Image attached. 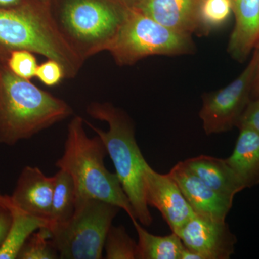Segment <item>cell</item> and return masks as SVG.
Wrapping results in <instances>:
<instances>
[{
  "label": "cell",
  "mask_w": 259,
  "mask_h": 259,
  "mask_svg": "<svg viewBox=\"0 0 259 259\" xmlns=\"http://www.w3.org/2000/svg\"><path fill=\"white\" fill-rule=\"evenodd\" d=\"M53 192L54 177H47L37 167L27 166L22 170L9 197L18 208L47 221L51 226Z\"/></svg>",
  "instance_id": "obj_12"
},
{
  "label": "cell",
  "mask_w": 259,
  "mask_h": 259,
  "mask_svg": "<svg viewBox=\"0 0 259 259\" xmlns=\"http://www.w3.org/2000/svg\"><path fill=\"white\" fill-rule=\"evenodd\" d=\"M120 209L100 199L76 200V208L71 219L50 228L51 241L59 258H103L107 233Z\"/></svg>",
  "instance_id": "obj_6"
},
{
  "label": "cell",
  "mask_w": 259,
  "mask_h": 259,
  "mask_svg": "<svg viewBox=\"0 0 259 259\" xmlns=\"http://www.w3.org/2000/svg\"><path fill=\"white\" fill-rule=\"evenodd\" d=\"M87 112L108 125L105 131L84 121L105 144L138 221L145 226H151L153 218L146 200L144 179L148 163L136 141L134 122L125 112L110 102H92Z\"/></svg>",
  "instance_id": "obj_4"
},
{
  "label": "cell",
  "mask_w": 259,
  "mask_h": 259,
  "mask_svg": "<svg viewBox=\"0 0 259 259\" xmlns=\"http://www.w3.org/2000/svg\"><path fill=\"white\" fill-rule=\"evenodd\" d=\"M231 156L226 158L245 188L259 185V133L240 127Z\"/></svg>",
  "instance_id": "obj_16"
},
{
  "label": "cell",
  "mask_w": 259,
  "mask_h": 259,
  "mask_svg": "<svg viewBox=\"0 0 259 259\" xmlns=\"http://www.w3.org/2000/svg\"><path fill=\"white\" fill-rule=\"evenodd\" d=\"M20 49L60 63L66 79L74 78L84 63L58 28L51 0H21L0 7V62L6 63L12 51Z\"/></svg>",
  "instance_id": "obj_1"
},
{
  "label": "cell",
  "mask_w": 259,
  "mask_h": 259,
  "mask_svg": "<svg viewBox=\"0 0 259 259\" xmlns=\"http://www.w3.org/2000/svg\"><path fill=\"white\" fill-rule=\"evenodd\" d=\"M168 175L175 181L196 214L217 221H226L233 201L212 190L183 161L175 165Z\"/></svg>",
  "instance_id": "obj_11"
},
{
  "label": "cell",
  "mask_w": 259,
  "mask_h": 259,
  "mask_svg": "<svg viewBox=\"0 0 259 259\" xmlns=\"http://www.w3.org/2000/svg\"><path fill=\"white\" fill-rule=\"evenodd\" d=\"M35 77L46 86L54 87L66 78V74L60 63L53 59H48L38 65Z\"/></svg>",
  "instance_id": "obj_24"
},
{
  "label": "cell",
  "mask_w": 259,
  "mask_h": 259,
  "mask_svg": "<svg viewBox=\"0 0 259 259\" xmlns=\"http://www.w3.org/2000/svg\"><path fill=\"white\" fill-rule=\"evenodd\" d=\"M130 5L173 31L191 36L199 28L202 0H126Z\"/></svg>",
  "instance_id": "obj_13"
},
{
  "label": "cell",
  "mask_w": 259,
  "mask_h": 259,
  "mask_svg": "<svg viewBox=\"0 0 259 259\" xmlns=\"http://www.w3.org/2000/svg\"><path fill=\"white\" fill-rule=\"evenodd\" d=\"M105 258L136 259L137 243L123 226H111L105 240Z\"/></svg>",
  "instance_id": "obj_20"
},
{
  "label": "cell",
  "mask_w": 259,
  "mask_h": 259,
  "mask_svg": "<svg viewBox=\"0 0 259 259\" xmlns=\"http://www.w3.org/2000/svg\"><path fill=\"white\" fill-rule=\"evenodd\" d=\"M258 55V62H257L256 71L253 81V90H252V100L259 97V42L255 47Z\"/></svg>",
  "instance_id": "obj_27"
},
{
  "label": "cell",
  "mask_w": 259,
  "mask_h": 259,
  "mask_svg": "<svg viewBox=\"0 0 259 259\" xmlns=\"http://www.w3.org/2000/svg\"><path fill=\"white\" fill-rule=\"evenodd\" d=\"M236 24L228 51L235 60L243 62L259 42V0H231Z\"/></svg>",
  "instance_id": "obj_14"
},
{
  "label": "cell",
  "mask_w": 259,
  "mask_h": 259,
  "mask_svg": "<svg viewBox=\"0 0 259 259\" xmlns=\"http://www.w3.org/2000/svg\"><path fill=\"white\" fill-rule=\"evenodd\" d=\"M0 199L12 214V222L8 236L0 246V259L18 258L20 250L29 237L40 228L50 229L51 225L18 208L10 201L9 196L0 194Z\"/></svg>",
  "instance_id": "obj_17"
},
{
  "label": "cell",
  "mask_w": 259,
  "mask_h": 259,
  "mask_svg": "<svg viewBox=\"0 0 259 259\" xmlns=\"http://www.w3.org/2000/svg\"></svg>",
  "instance_id": "obj_29"
},
{
  "label": "cell",
  "mask_w": 259,
  "mask_h": 259,
  "mask_svg": "<svg viewBox=\"0 0 259 259\" xmlns=\"http://www.w3.org/2000/svg\"><path fill=\"white\" fill-rule=\"evenodd\" d=\"M177 234L202 259H229L235 252L237 238L226 221L196 214Z\"/></svg>",
  "instance_id": "obj_9"
},
{
  "label": "cell",
  "mask_w": 259,
  "mask_h": 259,
  "mask_svg": "<svg viewBox=\"0 0 259 259\" xmlns=\"http://www.w3.org/2000/svg\"><path fill=\"white\" fill-rule=\"evenodd\" d=\"M257 62L258 55L255 49L249 64L234 81L226 88L202 96L199 117L206 134H221L237 127L252 100Z\"/></svg>",
  "instance_id": "obj_8"
},
{
  "label": "cell",
  "mask_w": 259,
  "mask_h": 259,
  "mask_svg": "<svg viewBox=\"0 0 259 259\" xmlns=\"http://www.w3.org/2000/svg\"><path fill=\"white\" fill-rule=\"evenodd\" d=\"M137 232L136 259H181L185 245L177 233L155 236L146 231L138 221L132 222Z\"/></svg>",
  "instance_id": "obj_18"
},
{
  "label": "cell",
  "mask_w": 259,
  "mask_h": 259,
  "mask_svg": "<svg viewBox=\"0 0 259 259\" xmlns=\"http://www.w3.org/2000/svg\"><path fill=\"white\" fill-rule=\"evenodd\" d=\"M33 53L28 50H15L10 53L6 61L10 71L18 77L30 80L35 77L37 64Z\"/></svg>",
  "instance_id": "obj_23"
},
{
  "label": "cell",
  "mask_w": 259,
  "mask_h": 259,
  "mask_svg": "<svg viewBox=\"0 0 259 259\" xmlns=\"http://www.w3.org/2000/svg\"><path fill=\"white\" fill-rule=\"evenodd\" d=\"M192 49L190 36L166 28L127 3L123 22L107 51L119 66H131L148 56L180 55Z\"/></svg>",
  "instance_id": "obj_7"
},
{
  "label": "cell",
  "mask_w": 259,
  "mask_h": 259,
  "mask_svg": "<svg viewBox=\"0 0 259 259\" xmlns=\"http://www.w3.org/2000/svg\"><path fill=\"white\" fill-rule=\"evenodd\" d=\"M53 177L54 192L51 205V228L54 225L67 222L74 214L76 208V190L72 177L63 169H59Z\"/></svg>",
  "instance_id": "obj_19"
},
{
  "label": "cell",
  "mask_w": 259,
  "mask_h": 259,
  "mask_svg": "<svg viewBox=\"0 0 259 259\" xmlns=\"http://www.w3.org/2000/svg\"><path fill=\"white\" fill-rule=\"evenodd\" d=\"M231 0H202L199 8V28L207 32L224 25L231 16Z\"/></svg>",
  "instance_id": "obj_22"
},
{
  "label": "cell",
  "mask_w": 259,
  "mask_h": 259,
  "mask_svg": "<svg viewBox=\"0 0 259 259\" xmlns=\"http://www.w3.org/2000/svg\"><path fill=\"white\" fill-rule=\"evenodd\" d=\"M83 124L84 120L80 116H75L69 122L64 153L56 161V166L72 177L76 200L100 199L125 211L132 222L138 221L117 175L105 167L107 151L105 144L97 135L89 137Z\"/></svg>",
  "instance_id": "obj_3"
},
{
  "label": "cell",
  "mask_w": 259,
  "mask_h": 259,
  "mask_svg": "<svg viewBox=\"0 0 259 259\" xmlns=\"http://www.w3.org/2000/svg\"><path fill=\"white\" fill-rule=\"evenodd\" d=\"M72 114L67 102L18 77L0 62V144L14 146Z\"/></svg>",
  "instance_id": "obj_2"
},
{
  "label": "cell",
  "mask_w": 259,
  "mask_h": 259,
  "mask_svg": "<svg viewBox=\"0 0 259 259\" xmlns=\"http://www.w3.org/2000/svg\"><path fill=\"white\" fill-rule=\"evenodd\" d=\"M183 162L204 183L230 200L245 189L226 158L200 155Z\"/></svg>",
  "instance_id": "obj_15"
},
{
  "label": "cell",
  "mask_w": 259,
  "mask_h": 259,
  "mask_svg": "<svg viewBox=\"0 0 259 259\" xmlns=\"http://www.w3.org/2000/svg\"><path fill=\"white\" fill-rule=\"evenodd\" d=\"M58 28L83 61L108 51L125 18L126 0H51Z\"/></svg>",
  "instance_id": "obj_5"
},
{
  "label": "cell",
  "mask_w": 259,
  "mask_h": 259,
  "mask_svg": "<svg viewBox=\"0 0 259 259\" xmlns=\"http://www.w3.org/2000/svg\"><path fill=\"white\" fill-rule=\"evenodd\" d=\"M11 222V212L0 199V246L4 243L8 236Z\"/></svg>",
  "instance_id": "obj_26"
},
{
  "label": "cell",
  "mask_w": 259,
  "mask_h": 259,
  "mask_svg": "<svg viewBox=\"0 0 259 259\" xmlns=\"http://www.w3.org/2000/svg\"><path fill=\"white\" fill-rule=\"evenodd\" d=\"M21 0H0V7H10L18 4Z\"/></svg>",
  "instance_id": "obj_28"
},
{
  "label": "cell",
  "mask_w": 259,
  "mask_h": 259,
  "mask_svg": "<svg viewBox=\"0 0 259 259\" xmlns=\"http://www.w3.org/2000/svg\"><path fill=\"white\" fill-rule=\"evenodd\" d=\"M19 259H56L59 253L51 241V232L41 228L29 237L18 255Z\"/></svg>",
  "instance_id": "obj_21"
},
{
  "label": "cell",
  "mask_w": 259,
  "mask_h": 259,
  "mask_svg": "<svg viewBox=\"0 0 259 259\" xmlns=\"http://www.w3.org/2000/svg\"><path fill=\"white\" fill-rule=\"evenodd\" d=\"M144 179L148 207L157 209L171 231L177 233L196 213L168 174H159L147 163Z\"/></svg>",
  "instance_id": "obj_10"
},
{
  "label": "cell",
  "mask_w": 259,
  "mask_h": 259,
  "mask_svg": "<svg viewBox=\"0 0 259 259\" xmlns=\"http://www.w3.org/2000/svg\"><path fill=\"white\" fill-rule=\"evenodd\" d=\"M237 127H248L259 133V97L249 102Z\"/></svg>",
  "instance_id": "obj_25"
}]
</instances>
